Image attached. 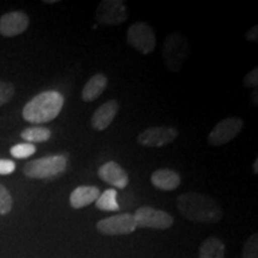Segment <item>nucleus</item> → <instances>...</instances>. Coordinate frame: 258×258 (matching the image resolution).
Segmentation results:
<instances>
[{
  "label": "nucleus",
  "instance_id": "f257e3e1",
  "mask_svg": "<svg viewBox=\"0 0 258 258\" xmlns=\"http://www.w3.org/2000/svg\"><path fill=\"white\" fill-rule=\"evenodd\" d=\"M182 217L200 224H217L222 219V208L217 200L200 192H185L177 199Z\"/></svg>",
  "mask_w": 258,
  "mask_h": 258
},
{
  "label": "nucleus",
  "instance_id": "f03ea898",
  "mask_svg": "<svg viewBox=\"0 0 258 258\" xmlns=\"http://www.w3.org/2000/svg\"><path fill=\"white\" fill-rule=\"evenodd\" d=\"M64 103L63 96L57 91H44L35 96L23 109L25 121L34 124L50 122L59 116Z\"/></svg>",
  "mask_w": 258,
  "mask_h": 258
},
{
  "label": "nucleus",
  "instance_id": "7ed1b4c3",
  "mask_svg": "<svg viewBox=\"0 0 258 258\" xmlns=\"http://www.w3.org/2000/svg\"><path fill=\"white\" fill-rule=\"evenodd\" d=\"M189 56L188 41L179 32H172L163 44V59L171 72L178 73Z\"/></svg>",
  "mask_w": 258,
  "mask_h": 258
},
{
  "label": "nucleus",
  "instance_id": "20e7f679",
  "mask_svg": "<svg viewBox=\"0 0 258 258\" xmlns=\"http://www.w3.org/2000/svg\"><path fill=\"white\" fill-rule=\"evenodd\" d=\"M67 159L63 156H49L25 164L23 172L29 178L44 179L55 177L66 170Z\"/></svg>",
  "mask_w": 258,
  "mask_h": 258
},
{
  "label": "nucleus",
  "instance_id": "39448f33",
  "mask_svg": "<svg viewBox=\"0 0 258 258\" xmlns=\"http://www.w3.org/2000/svg\"><path fill=\"white\" fill-rule=\"evenodd\" d=\"M127 42L129 46L137 49L139 53L147 55L156 49L157 38L150 24L137 22L128 29Z\"/></svg>",
  "mask_w": 258,
  "mask_h": 258
},
{
  "label": "nucleus",
  "instance_id": "423d86ee",
  "mask_svg": "<svg viewBox=\"0 0 258 258\" xmlns=\"http://www.w3.org/2000/svg\"><path fill=\"white\" fill-rule=\"evenodd\" d=\"M137 228H153V230H167L173 225V218L169 213L154 209L150 206L138 208L134 214Z\"/></svg>",
  "mask_w": 258,
  "mask_h": 258
},
{
  "label": "nucleus",
  "instance_id": "0eeeda50",
  "mask_svg": "<svg viewBox=\"0 0 258 258\" xmlns=\"http://www.w3.org/2000/svg\"><path fill=\"white\" fill-rule=\"evenodd\" d=\"M97 22L104 25H120L128 19V10L122 0H103L96 9Z\"/></svg>",
  "mask_w": 258,
  "mask_h": 258
},
{
  "label": "nucleus",
  "instance_id": "6e6552de",
  "mask_svg": "<svg viewBox=\"0 0 258 258\" xmlns=\"http://www.w3.org/2000/svg\"><path fill=\"white\" fill-rule=\"evenodd\" d=\"M244 127L240 117H227L221 120L208 135V143L212 146H222L237 137Z\"/></svg>",
  "mask_w": 258,
  "mask_h": 258
},
{
  "label": "nucleus",
  "instance_id": "1a4fd4ad",
  "mask_svg": "<svg viewBox=\"0 0 258 258\" xmlns=\"http://www.w3.org/2000/svg\"><path fill=\"white\" fill-rule=\"evenodd\" d=\"M96 227L101 233L105 235L131 234L137 230L134 215L129 214V213L103 219L97 222Z\"/></svg>",
  "mask_w": 258,
  "mask_h": 258
},
{
  "label": "nucleus",
  "instance_id": "9d476101",
  "mask_svg": "<svg viewBox=\"0 0 258 258\" xmlns=\"http://www.w3.org/2000/svg\"><path fill=\"white\" fill-rule=\"evenodd\" d=\"M178 131L170 125L151 127L141 132L138 137V143L145 147H163L176 140Z\"/></svg>",
  "mask_w": 258,
  "mask_h": 258
},
{
  "label": "nucleus",
  "instance_id": "9b49d317",
  "mask_svg": "<svg viewBox=\"0 0 258 258\" xmlns=\"http://www.w3.org/2000/svg\"><path fill=\"white\" fill-rule=\"evenodd\" d=\"M29 27V17L24 12L15 11L0 17V34L5 37H15L24 32Z\"/></svg>",
  "mask_w": 258,
  "mask_h": 258
},
{
  "label": "nucleus",
  "instance_id": "f8f14e48",
  "mask_svg": "<svg viewBox=\"0 0 258 258\" xmlns=\"http://www.w3.org/2000/svg\"><path fill=\"white\" fill-rule=\"evenodd\" d=\"M98 177L117 189H124L129 183L127 171L116 161H108L98 169Z\"/></svg>",
  "mask_w": 258,
  "mask_h": 258
},
{
  "label": "nucleus",
  "instance_id": "ddd939ff",
  "mask_svg": "<svg viewBox=\"0 0 258 258\" xmlns=\"http://www.w3.org/2000/svg\"><path fill=\"white\" fill-rule=\"evenodd\" d=\"M118 109H120V105L116 99H110V101L105 102L93 112L91 125L98 132L105 131L112 123L115 116L117 115Z\"/></svg>",
  "mask_w": 258,
  "mask_h": 258
},
{
  "label": "nucleus",
  "instance_id": "4468645a",
  "mask_svg": "<svg viewBox=\"0 0 258 258\" xmlns=\"http://www.w3.org/2000/svg\"><path fill=\"white\" fill-rule=\"evenodd\" d=\"M101 195V191L97 186L80 185L73 190L70 196V203L74 209H82L86 206L96 202Z\"/></svg>",
  "mask_w": 258,
  "mask_h": 258
},
{
  "label": "nucleus",
  "instance_id": "2eb2a0df",
  "mask_svg": "<svg viewBox=\"0 0 258 258\" xmlns=\"http://www.w3.org/2000/svg\"><path fill=\"white\" fill-rule=\"evenodd\" d=\"M151 182L156 189L163 191H172L180 185V176L170 169H159L151 176Z\"/></svg>",
  "mask_w": 258,
  "mask_h": 258
},
{
  "label": "nucleus",
  "instance_id": "dca6fc26",
  "mask_svg": "<svg viewBox=\"0 0 258 258\" xmlns=\"http://www.w3.org/2000/svg\"><path fill=\"white\" fill-rule=\"evenodd\" d=\"M108 85V78L102 73H97L95 76L91 77L88 83L84 86L82 92V98L84 102L89 103L96 101L98 97L104 92V90Z\"/></svg>",
  "mask_w": 258,
  "mask_h": 258
},
{
  "label": "nucleus",
  "instance_id": "f3484780",
  "mask_svg": "<svg viewBox=\"0 0 258 258\" xmlns=\"http://www.w3.org/2000/svg\"><path fill=\"white\" fill-rule=\"evenodd\" d=\"M199 258H225V244L217 237L207 238L200 246Z\"/></svg>",
  "mask_w": 258,
  "mask_h": 258
},
{
  "label": "nucleus",
  "instance_id": "a211bd4d",
  "mask_svg": "<svg viewBox=\"0 0 258 258\" xmlns=\"http://www.w3.org/2000/svg\"><path fill=\"white\" fill-rule=\"evenodd\" d=\"M96 208L104 212H117L120 209L117 203V191L115 189H106L97 199Z\"/></svg>",
  "mask_w": 258,
  "mask_h": 258
},
{
  "label": "nucleus",
  "instance_id": "6ab92c4d",
  "mask_svg": "<svg viewBox=\"0 0 258 258\" xmlns=\"http://www.w3.org/2000/svg\"><path fill=\"white\" fill-rule=\"evenodd\" d=\"M21 137L29 144L44 143L50 139L51 132L46 127H29L22 132Z\"/></svg>",
  "mask_w": 258,
  "mask_h": 258
},
{
  "label": "nucleus",
  "instance_id": "aec40b11",
  "mask_svg": "<svg viewBox=\"0 0 258 258\" xmlns=\"http://www.w3.org/2000/svg\"><path fill=\"white\" fill-rule=\"evenodd\" d=\"M35 152H36V146L34 144L29 143L15 145L10 150L11 156L14 158H17V159H25V158H29L32 154H35Z\"/></svg>",
  "mask_w": 258,
  "mask_h": 258
},
{
  "label": "nucleus",
  "instance_id": "412c9836",
  "mask_svg": "<svg viewBox=\"0 0 258 258\" xmlns=\"http://www.w3.org/2000/svg\"><path fill=\"white\" fill-rule=\"evenodd\" d=\"M243 258H258V234L253 233L245 241L243 246Z\"/></svg>",
  "mask_w": 258,
  "mask_h": 258
},
{
  "label": "nucleus",
  "instance_id": "4be33fe9",
  "mask_svg": "<svg viewBox=\"0 0 258 258\" xmlns=\"http://www.w3.org/2000/svg\"><path fill=\"white\" fill-rule=\"evenodd\" d=\"M12 209V198L9 190L0 184V215H5Z\"/></svg>",
  "mask_w": 258,
  "mask_h": 258
},
{
  "label": "nucleus",
  "instance_id": "5701e85b",
  "mask_svg": "<svg viewBox=\"0 0 258 258\" xmlns=\"http://www.w3.org/2000/svg\"><path fill=\"white\" fill-rule=\"evenodd\" d=\"M15 95V88L11 83L0 82V106L11 101Z\"/></svg>",
  "mask_w": 258,
  "mask_h": 258
},
{
  "label": "nucleus",
  "instance_id": "b1692460",
  "mask_svg": "<svg viewBox=\"0 0 258 258\" xmlns=\"http://www.w3.org/2000/svg\"><path fill=\"white\" fill-rule=\"evenodd\" d=\"M244 85L246 86V88H254V89L257 88V85H258V69L257 67L245 76Z\"/></svg>",
  "mask_w": 258,
  "mask_h": 258
},
{
  "label": "nucleus",
  "instance_id": "393cba45",
  "mask_svg": "<svg viewBox=\"0 0 258 258\" xmlns=\"http://www.w3.org/2000/svg\"><path fill=\"white\" fill-rule=\"evenodd\" d=\"M16 164L10 159H0V175H11L15 172Z\"/></svg>",
  "mask_w": 258,
  "mask_h": 258
},
{
  "label": "nucleus",
  "instance_id": "a878e982",
  "mask_svg": "<svg viewBox=\"0 0 258 258\" xmlns=\"http://www.w3.org/2000/svg\"><path fill=\"white\" fill-rule=\"evenodd\" d=\"M246 40L252 42L258 40V25H253V27L246 32Z\"/></svg>",
  "mask_w": 258,
  "mask_h": 258
},
{
  "label": "nucleus",
  "instance_id": "bb28decb",
  "mask_svg": "<svg viewBox=\"0 0 258 258\" xmlns=\"http://www.w3.org/2000/svg\"><path fill=\"white\" fill-rule=\"evenodd\" d=\"M252 170H253V173H254V175H257V173H258V159L254 160Z\"/></svg>",
  "mask_w": 258,
  "mask_h": 258
},
{
  "label": "nucleus",
  "instance_id": "cd10ccee",
  "mask_svg": "<svg viewBox=\"0 0 258 258\" xmlns=\"http://www.w3.org/2000/svg\"><path fill=\"white\" fill-rule=\"evenodd\" d=\"M44 3H47V4H54V3H57L56 0H46Z\"/></svg>",
  "mask_w": 258,
  "mask_h": 258
}]
</instances>
